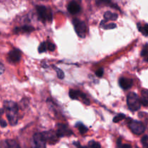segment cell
Masks as SVG:
<instances>
[{
	"label": "cell",
	"mask_w": 148,
	"mask_h": 148,
	"mask_svg": "<svg viewBox=\"0 0 148 148\" xmlns=\"http://www.w3.org/2000/svg\"><path fill=\"white\" fill-rule=\"evenodd\" d=\"M4 69H4V66L3 65L2 63H1V62H0V75H2V74L4 73Z\"/></svg>",
	"instance_id": "f1b7e54d"
},
{
	"label": "cell",
	"mask_w": 148,
	"mask_h": 148,
	"mask_svg": "<svg viewBox=\"0 0 148 148\" xmlns=\"http://www.w3.org/2000/svg\"><path fill=\"white\" fill-rule=\"evenodd\" d=\"M141 104L144 106H148V90H143L142 91V98L140 99Z\"/></svg>",
	"instance_id": "5bb4252c"
},
{
	"label": "cell",
	"mask_w": 148,
	"mask_h": 148,
	"mask_svg": "<svg viewBox=\"0 0 148 148\" xmlns=\"http://www.w3.org/2000/svg\"><path fill=\"white\" fill-rule=\"evenodd\" d=\"M33 30V27H30V26H24L23 27H19V28H16L15 31L17 32H20V31H23V32H30Z\"/></svg>",
	"instance_id": "e0dca14e"
},
{
	"label": "cell",
	"mask_w": 148,
	"mask_h": 148,
	"mask_svg": "<svg viewBox=\"0 0 148 148\" xmlns=\"http://www.w3.org/2000/svg\"><path fill=\"white\" fill-rule=\"evenodd\" d=\"M7 59H8L9 62H12V63L18 62L21 59V52L18 49H13L8 53Z\"/></svg>",
	"instance_id": "ba28073f"
},
{
	"label": "cell",
	"mask_w": 148,
	"mask_h": 148,
	"mask_svg": "<svg viewBox=\"0 0 148 148\" xmlns=\"http://www.w3.org/2000/svg\"><path fill=\"white\" fill-rule=\"evenodd\" d=\"M47 47H48V50L49 51H54L55 49V45L53 44L52 43H51V42H47Z\"/></svg>",
	"instance_id": "d4e9b609"
},
{
	"label": "cell",
	"mask_w": 148,
	"mask_h": 148,
	"mask_svg": "<svg viewBox=\"0 0 148 148\" xmlns=\"http://www.w3.org/2000/svg\"><path fill=\"white\" fill-rule=\"evenodd\" d=\"M75 29L77 34L81 38H85L87 34V26L84 22L80 21L79 20H74Z\"/></svg>",
	"instance_id": "277c9868"
},
{
	"label": "cell",
	"mask_w": 148,
	"mask_h": 148,
	"mask_svg": "<svg viewBox=\"0 0 148 148\" xmlns=\"http://www.w3.org/2000/svg\"><path fill=\"white\" fill-rule=\"evenodd\" d=\"M95 75H96V76L99 77H101L103 76V69H98V70L96 71V72H95Z\"/></svg>",
	"instance_id": "4316f807"
},
{
	"label": "cell",
	"mask_w": 148,
	"mask_h": 148,
	"mask_svg": "<svg viewBox=\"0 0 148 148\" xmlns=\"http://www.w3.org/2000/svg\"><path fill=\"white\" fill-rule=\"evenodd\" d=\"M47 50H48L47 42H43V43L40 45V46H39L38 48L39 53H43V52L46 51Z\"/></svg>",
	"instance_id": "ac0fdd59"
},
{
	"label": "cell",
	"mask_w": 148,
	"mask_h": 148,
	"mask_svg": "<svg viewBox=\"0 0 148 148\" xmlns=\"http://www.w3.org/2000/svg\"><path fill=\"white\" fill-rule=\"evenodd\" d=\"M139 30H140V32H142L144 36H148V24H145L144 26L141 27V26L139 25Z\"/></svg>",
	"instance_id": "2e32d148"
},
{
	"label": "cell",
	"mask_w": 148,
	"mask_h": 148,
	"mask_svg": "<svg viewBox=\"0 0 148 148\" xmlns=\"http://www.w3.org/2000/svg\"><path fill=\"white\" fill-rule=\"evenodd\" d=\"M127 105L129 108L132 111L140 109L142 104L138 95L134 92H130L127 96Z\"/></svg>",
	"instance_id": "7a4b0ae2"
},
{
	"label": "cell",
	"mask_w": 148,
	"mask_h": 148,
	"mask_svg": "<svg viewBox=\"0 0 148 148\" xmlns=\"http://www.w3.org/2000/svg\"><path fill=\"white\" fill-rule=\"evenodd\" d=\"M129 127H130L131 131L137 135H140L144 133L145 130V127L144 126V124L141 121H130L129 124Z\"/></svg>",
	"instance_id": "3957f363"
},
{
	"label": "cell",
	"mask_w": 148,
	"mask_h": 148,
	"mask_svg": "<svg viewBox=\"0 0 148 148\" xmlns=\"http://www.w3.org/2000/svg\"><path fill=\"white\" fill-rule=\"evenodd\" d=\"M3 110H0V115L1 114V112H3ZM0 124H1V126L2 127H5L6 126H7V123H6L5 121H4L3 119H1V116H0Z\"/></svg>",
	"instance_id": "83f0119b"
},
{
	"label": "cell",
	"mask_w": 148,
	"mask_h": 148,
	"mask_svg": "<svg viewBox=\"0 0 148 148\" xmlns=\"http://www.w3.org/2000/svg\"><path fill=\"white\" fill-rule=\"evenodd\" d=\"M68 10H69V12L71 14H75L80 11V7H79V5L76 1H72L68 5Z\"/></svg>",
	"instance_id": "7c38bea8"
},
{
	"label": "cell",
	"mask_w": 148,
	"mask_h": 148,
	"mask_svg": "<svg viewBox=\"0 0 148 148\" xmlns=\"http://www.w3.org/2000/svg\"><path fill=\"white\" fill-rule=\"evenodd\" d=\"M37 12L39 17L43 20V22L46 20H51L52 14L50 12L48 11L47 8L44 6H38L37 7Z\"/></svg>",
	"instance_id": "5b68a950"
},
{
	"label": "cell",
	"mask_w": 148,
	"mask_h": 148,
	"mask_svg": "<svg viewBox=\"0 0 148 148\" xmlns=\"http://www.w3.org/2000/svg\"><path fill=\"white\" fill-rule=\"evenodd\" d=\"M123 147H131V146L129 145H124L123 146Z\"/></svg>",
	"instance_id": "4dcf8cb0"
},
{
	"label": "cell",
	"mask_w": 148,
	"mask_h": 148,
	"mask_svg": "<svg viewBox=\"0 0 148 148\" xmlns=\"http://www.w3.org/2000/svg\"><path fill=\"white\" fill-rule=\"evenodd\" d=\"M119 85L124 90H128L132 88L133 85V81L132 79L122 77L119 79Z\"/></svg>",
	"instance_id": "8fae6325"
},
{
	"label": "cell",
	"mask_w": 148,
	"mask_h": 148,
	"mask_svg": "<svg viewBox=\"0 0 148 148\" xmlns=\"http://www.w3.org/2000/svg\"><path fill=\"white\" fill-rule=\"evenodd\" d=\"M142 56L145 57V60L148 62V45H146L142 51Z\"/></svg>",
	"instance_id": "ffe728a7"
},
{
	"label": "cell",
	"mask_w": 148,
	"mask_h": 148,
	"mask_svg": "<svg viewBox=\"0 0 148 148\" xmlns=\"http://www.w3.org/2000/svg\"><path fill=\"white\" fill-rule=\"evenodd\" d=\"M104 29H114L116 27V25L115 23H110V24L107 25H103V26H102Z\"/></svg>",
	"instance_id": "603a6c76"
},
{
	"label": "cell",
	"mask_w": 148,
	"mask_h": 148,
	"mask_svg": "<svg viewBox=\"0 0 148 148\" xmlns=\"http://www.w3.org/2000/svg\"><path fill=\"white\" fill-rule=\"evenodd\" d=\"M142 143L143 144V145L148 146V136L145 135L142 138Z\"/></svg>",
	"instance_id": "484cf974"
},
{
	"label": "cell",
	"mask_w": 148,
	"mask_h": 148,
	"mask_svg": "<svg viewBox=\"0 0 148 148\" xmlns=\"http://www.w3.org/2000/svg\"><path fill=\"white\" fill-rule=\"evenodd\" d=\"M57 134L59 137H64V136H69L72 134V132L70 130H69L67 127L64 124H59L58 127Z\"/></svg>",
	"instance_id": "30bf717a"
},
{
	"label": "cell",
	"mask_w": 148,
	"mask_h": 148,
	"mask_svg": "<svg viewBox=\"0 0 148 148\" xmlns=\"http://www.w3.org/2000/svg\"><path fill=\"white\" fill-rule=\"evenodd\" d=\"M77 127H78L79 132H80L81 134H85V133H86L87 132H88V128H87L86 127H85L82 124H78V125H77Z\"/></svg>",
	"instance_id": "44dd1931"
},
{
	"label": "cell",
	"mask_w": 148,
	"mask_h": 148,
	"mask_svg": "<svg viewBox=\"0 0 148 148\" xmlns=\"http://www.w3.org/2000/svg\"><path fill=\"white\" fill-rule=\"evenodd\" d=\"M124 118H125V115H124V114H118V115L116 116L114 118V123L119 122V121H121V120L124 119Z\"/></svg>",
	"instance_id": "7402d4cb"
},
{
	"label": "cell",
	"mask_w": 148,
	"mask_h": 148,
	"mask_svg": "<svg viewBox=\"0 0 148 148\" xmlns=\"http://www.w3.org/2000/svg\"><path fill=\"white\" fill-rule=\"evenodd\" d=\"M102 2H104V3H110V1H111V0H101Z\"/></svg>",
	"instance_id": "f546056e"
},
{
	"label": "cell",
	"mask_w": 148,
	"mask_h": 148,
	"mask_svg": "<svg viewBox=\"0 0 148 148\" xmlns=\"http://www.w3.org/2000/svg\"><path fill=\"white\" fill-rule=\"evenodd\" d=\"M0 145V147H12L15 148L19 147V145L16 143L14 140H6V141L2 142Z\"/></svg>",
	"instance_id": "4fadbf2b"
},
{
	"label": "cell",
	"mask_w": 148,
	"mask_h": 148,
	"mask_svg": "<svg viewBox=\"0 0 148 148\" xmlns=\"http://www.w3.org/2000/svg\"><path fill=\"white\" fill-rule=\"evenodd\" d=\"M33 144L36 147H45L46 146V142L43 137L42 133H37L33 136Z\"/></svg>",
	"instance_id": "52a82bcc"
},
{
	"label": "cell",
	"mask_w": 148,
	"mask_h": 148,
	"mask_svg": "<svg viewBox=\"0 0 148 148\" xmlns=\"http://www.w3.org/2000/svg\"><path fill=\"white\" fill-rule=\"evenodd\" d=\"M4 109L5 111L9 123L12 126L15 125L17 123V112H18V106L17 103L13 101H5L4 103Z\"/></svg>",
	"instance_id": "6da1fadb"
},
{
	"label": "cell",
	"mask_w": 148,
	"mask_h": 148,
	"mask_svg": "<svg viewBox=\"0 0 148 148\" xmlns=\"http://www.w3.org/2000/svg\"><path fill=\"white\" fill-rule=\"evenodd\" d=\"M104 18H105L106 20H113V21H115L118 18V15L115 14V13L111 12H106L104 14Z\"/></svg>",
	"instance_id": "9a60e30c"
},
{
	"label": "cell",
	"mask_w": 148,
	"mask_h": 148,
	"mask_svg": "<svg viewBox=\"0 0 148 148\" xmlns=\"http://www.w3.org/2000/svg\"><path fill=\"white\" fill-rule=\"evenodd\" d=\"M88 146L89 147H101V145L98 143H95V142L92 141L90 142L89 144H88Z\"/></svg>",
	"instance_id": "cb8c5ba5"
},
{
	"label": "cell",
	"mask_w": 148,
	"mask_h": 148,
	"mask_svg": "<svg viewBox=\"0 0 148 148\" xmlns=\"http://www.w3.org/2000/svg\"><path fill=\"white\" fill-rule=\"evenodd\" d=\"M42 134H43L46 142H49V143H56V142L57 141V137H59L57 133H54L53 132L51 131L43 132Z\"/></svg>",
	"instance_id": "9c48e42d"
},
{
	"label": "cell",
	"mask_w": 148,
	"mask_h": 148,
	"mask_svg": "<svg viewBox=\"0 0 148 148\" xmlns=\"http://www.w3.org/2000/svg\"><path fill=\"white\" fill-rule=\"evenodd\" d=\"M69 96H70V98H72V99L77 100L80 99L81 98V99L83 101V102L85 103H86L87 105H89L90 104L89 100L87 98L86 95L78 90H71L69 91Z\"/></svg>",
	"instance_id": "8992f818"
},
{
	"label": "cell",
	"mask_w": 148,
	"mask_h": 148,
	"mask_svg": "<svg viewBox=\"0 0 148 148\" xmlns=\"http://www.w3.org/2000/svg\"><path fill=\"white\" fill-rule=\"evenodd\" d=\"M54 69L55 70H56V74H57L58 77H59V79H64V73L63 71L57 67H54Z\"/></svg>",
	"instance_id": "d6986e66"
}]
</instances>
